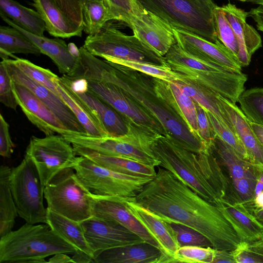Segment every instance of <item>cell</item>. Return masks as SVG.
<instances>
[{
	"instance_id": "1",
	"label": "cell",
	"mask_w": 263,
	"mask_h": 263,
	"mask_svg": "<svg viewBox=\"0 0 263 263\" xmlns=\"http://www.w3.org/2000/svg\"><path fill=\"white\" fill-rule=\"evenodd\" d=\"M158 167L156 175L130 200L166 222L198 231L214 249H236L242 241L220 206L205 200L177 176Z\"/></svg>"
},
{
	"instance_id": "2",
	"label": "cell",
	"mask_w": 263,
	"mask_h": 263,
	"mask_svg": "<svg viewBox=\"0 0 263 263\" xmlns=\"http://www.w3.org/2000/svg\"><path fill=\"white\" fill-rule=\"evenodd\" d=\"M80 52L74 77L104 81L116 85L161 125L165 137L173 138L184 148L196 153L204 148L200 139L158 97L152 77L101 60L83 47Z\"/></svg>"
},
{
	"instance_id": "3",
	"label": "cell",
	"mask_w": 263,
	"mask_h": 263,
	"mask_svg": "<svg viewBox=\"0 0 263 263\" xmlns=\"http://www.w3.org/2000/svg\"><path fill=\"white\" fill-rule=\"evenodd\" d=\"M151 147L159 166L177 176L205 200L217 206L240 202L210 146L196 153L171 137L156 134Z\"/></svg>"
},
{
	"instance_id": "4",
	"label": "cell",
	"mask_w": 263,
	"mask_h": 263,
	"mask_svg": "<svg viewBox=\"0 0 263 263\" xmlns=\"http://www.w3.org/2000/svg\"><path fill=\"white\" fill-rule=\"evenodd\" d=\"M0 238V263L47 262L48 256L77 251L46 223L26 222Z\"/></svg>"
},
{
	"instance_id": "5",
	"label": "cell",
	"mask_w": 263,
	"mask_h": 263,
	"mask_svg": "<svg viewBox=\"0 0 263 263\" xmlns=\"http://www.w3.org/2000/svg\"><path fill=\"white\" fill-rule=\"evenodd\" d=\"M167 66L189 80L206 87L233 103L245 90L246 74L227 70L191 55L177 44L164 57Z\"/></svg>"
},
{
	"instance_id": "6",
	"label": "cell",
	"mask_w": 263,
	"mask_h": 263,
	"mask_svg": "<svg viewBox=\"0 0 263 263\" xmlns=\"http://www.w3.org/2000/svg\"><path fill=\"white\" fill-rule=\"evenodd\" d=\"M128 131L120 136L98 137L70 133L63 135L73 146L92 150L98 153L129 159L140 163L159 166V161L151 147L154 135L126 122Z\"/></svg>"
},
{
	"instance_id": "7",
	"label": "cell",
	"mask_w": 263,
	"mask_h": 263,
	"mask_svg": "<svg viewBox=\"0 0 263 263\" xmlns=\"http://www.w3.org/2000/svg\"><path fill=\"white\" fill-rule=\"evenodd\" d=\"M143 7L172 28L181 29L216 43L214 9L197 0H138Z\"/></svg>"
},
{
	"instance_id": "8",
	"label": "cell",
	"mask_w": 263,
	"mask_h": 263,
	"mask_svg": "<svg viewBox=\"0 0 263 263\" xmlns=\"http://www.w3.org/2000/svg\"><path fill=\"white\" fill-rule=\"evenodd\" d=\"M83 47L108 62L118 59L167 66L164 57L158 55L134 35L124 34L109 22L98 33L88 35Z\"/></svg>"
},
{
	"instance_id": "9",
	"label": "cell",
	"mask_w": 263,
	"mask_h": 263,
	"mask_svg": "<svg viewBox=\"0 0 263 263\" xmlns=\"http://www.w3.org/2000/svg\"><path fill=\"white\" fill-rule=\"evenodd\" d=\"M73 168L55 176L44 189L47 208L81 222L92 217L90 191L82 183Z\"/></svg>"
},
{
	"instance_id": "10",
	"label": "cell",
	"mask_w": 263,
	"mask_h": 263,
	"mask_svg": "<svg viewBox=\"0 0 263 263\" xmlns=\"http://www.w3.org/2000/svg\"><path fill=\"white\" fill-rule=\"evenodd\" d=\"M9 181L18 216L28 223L47 224L44 188L38 171L29 157L25 155L20 164L11 169Z\"/></svg>"
},
{
	"instance_id": "11",
	"label": "cell",
	"mask_w": 263,
	"mask_h": 263,
	"mask_svg": "<svg viewBox=\"0 0 263 263\" xmlns=\"http://www.w3.org/2000/svg\"><path fill=\"white\" fill-rule=\"evenodd\" d=\"M82 183L92 193L129 200L153 178L119 173L79 156L73 167Z\"/></svg>"
},
{
	"instance_id": "12",
	"label": "cell",
	"mask_w": 263,
	"mask_h": 263,
	"mask_svg": "<svg viewBox=\"0 0 263 263\" xmlns=\"http://www.w3.org/2000/svg\"><path fill=\"white\" fill-rule=\"evenodd\" d=\"M25 155L34 163L44 189L58 174L73 168L79 159L72 144L59 134L44 138L32 136Z\"/></svg>"
},
{
	"instance_id": "13",
	"label": "cell",
	"mask_w": 263,
	"mask_h": 263,
	"mask_svg": "<svg viewBox=\"0 0 263 263\" xmlns=\"http://www.w3.org/2000/svg\"><path fill=\"white\" fill-rule=\"evenodd\" d=\"M210 146L239 202H250L256 183L255 164L241 157L216 135Z\"/></svg>"
},
{
	"instance_id": "14",
	"label": "cell",
	"mask_w": 263,
	"mask_h": 263,
	"mask_svg": "<svg viewBox=\"0 0 263 263\" xmlns=\"http://www.w3.org/2000/svg\"><path fill=\"white\" fill-rule=\"evenodd\" d=\"M86 80L89 89L117 111L125 122L141 130L165 136L161 125L117 86L104 81Z\"/></svg>"
},
{
	"instance_id": "15",
	"label": "cell",
	"mask_w": 263,
	"mask_h": 263,
	"mask_svg": "<svg viewBox=\"0 0 263 263\" xmlns=\"http://www.w3.org/2000/svg\"><path fill=\"white\" fill-rule=\"evenodd\" d=\"M12 81L23 85L32 91L59 119L65 127L73 133L87 134L71 109L59 96L37 83L23 72L12 59H2Z\"/></svg>"
},
{
	"instance_id": "16",
	"label": "cell",
	"mask_w": 263,
	"mask_h": 263,
	"mask_svg": "<svg viewBox=\"0 0 263 263\" xmlns=\"http://www.w3.org/2000/svg\"><path fill=\"white\" fill-rule=\"evenodd\" d=\"M80 223L93 257L107 249L145 241L135 233L115 222L92 216Z\"/></svg>"
},
{
	"instance_id": "17",
	"label": "cell",
	"mask_w": 263,
	"mask_h": 263,
	"mask_svg": "<svg viewBox=\"0 0 263 263\" xmlns=\"http://www.w3.org/2000/svg\"><path fill=\"white\" fill-rule=\"evenodd\" d=\"M176 43L187 53L218 65L231 71L241 73L242 67L220 42H210L197 35L173 28Z\"/></svg>"
},
{
	"instance_id": "18",
	"label": "cell",
	"mask_w": 263,
	"mask_h": 263,
	"mask_svg": "<svg viewBox=\"0 0 263 263\" xmlns=\"http://www.w3.org/2000/svg\"><path fill=\"white\" fill-rule=\"evenodd\" d=\"M92 216L119 224L135 233L145 242L159 249L156 240L126 207L125 199L89 193Z\"/></svg>"
},
{
	"instance_id": "19",
	"label": "cell",
	"mask_w": 263,
	"mask_h": 263,
	"mask_svg": "<svg viewBox=\"0 0 263 263\" xmlns=\"http://www.w3.org/2000/svg\"><path fill=\"white\" fill-rule=\"evenodd\" d=\"M12 84L15 98L22 111L30 122L46 136L56 133L63 136L72 133L32 91L13 81Z\"/></svg>"
},
{
	"instance_id": "20",
	"label": "cell",
	"mask_w": 263,
	"mask_h": 263,
	"mask_svg": "<svg viewBox=\"0 0 263 263\" xmlns=\"http://www.w3.org/2000/svg\"><path fill=\"white\" fill-rule=\"evenodd\" d=\"M129 27L135 36L160 57H164L176 43L173 28L151 12L141 18H132Z\"/></svg>"
},
{
	"instance_id": "21",
	"label": "cell",
	"mask_w": 263,
	"mask_h": 263,
	"mask_svg": "<svg viewBox=\"0 0 263 263\" xmlns=\"http://www.w3.org/2000/svg\"><path fill=\"white\" fill-rule=\"evenodd\" d=\"M222 9L237 38L239 50L237 59L242 67L249 65L252 54L262 46V41L256 29L247 22L248 12L228 3Z\"/></svg>"
},
{
	"instance_id": "22",
	"label": "cell",
	"mask_w": 263,
	"mask_h": 263,
	"mask_svg": "<svg viewBox=\"0 0 263 263\" xmlns=\"http://www.w3.org/2000/svg\"><path fill=\"white\" fill-rule=\"evenodd\" d=\"M124 204L132 215L143 226L159 244L161 250L171 258L179 248L170 223L142 206L129 199Z\"/></svg>"
},
{
	"instance_id": "23",
	"label": "cell",
	"mask_w": 263,
	"mask_h": 263,
	"mask_svg": "<svg viewBox=\"0 0 263 263\" xmlns=\"http://www.w3.org/2000/svg\"><path fill=\"white\" fill-rule=\"evenodd\" d=\"M95 263H169L159 248L145 241L102 251L93 257Z\"/></svg>"
},
{
	"instance_id": "24",
	"label": "cell",
	"mask_w": 263,
	"mask_h": 263,
	"mask_svg": "<svg viewBox=\"0 0 263 263\" xmlns=\"http://www.w3.org/2000/svg\"><path fill=\"white\" fill-rule=\"evenodd\" d=\"M152 80L158 97L172 109L190 131L200 138L195 102L184 93L174 81L168 82L153 77Z\"/></svg>"
},
{
	"instance_id": "25",
	"label": "cell",
	"mask_w": 263,
	"mask_h": 263,
	"mask_svg": "<svg viewBox=\"0 0 263 263\" xmlns=\"http://www.w3.org/2000/svg\"><path fill=\"white\" fill-rule=\"evenodd\" d=\"M0 15L8 25L18 30L30 39L42 54L49 57L61 73L69 76L73 72L78 65V58L71 54L68 45L64 41L59 37L49 39L44 35L31 33L17 25L4 14L0 13Z\"/></svg>"
},
{
	"instance_id": "26",
	"label": "cell",
	"mask_w": 263,
	"mask_h": 263,
	"mask_svg": "<svg viewBox=\"0 0 263 263\" xmlns=\"http://www.w3.org/2000/svg\"><path fill=\"white\" fill-rule=\"evenodd\" d=\"M47 224L77 249L72 257L74 263L93 262V254L86 240L81 223L47 208Z\"/></svg>"
},
{
	"instance_id": "27",
	"label": "cell",
	"mask_w": 263,
	"mask_h": 263,
	"mask_svg": "<svg viewBox=\"0 0 263 263\" xmlns=\"http://www.w3.org/2000/svg\"><path fill=\"white\" fill-rule=\"evenodd\" d=\"M219 98L236 133L246 148L250 161L263 164V146L252 130L249 121L235 103L221 96Z\"/></svg>"
},
{
	"instance_id": "28",
	"label": "cell",
	"mask_w": 263,
	"mask_h": 263,
	"mask_svg": "<svg viewBox=\"0 0 263 263\" xmlns=\"http://www.w3.org/2000/svg\"><path fill=\"white\" fill-rule=\"evenodd\" d=\"M32 5L51 35L62 38L82 36L83 26L76 24L51 0H33Z\"/></svg>"
},
{
	"instance_id": "29",
	"label": "cell",
	"mask_w": 263,
	"mask_h": 263,
	"mask_svg": "<svg viewBox=\"0 0 263 263\" xmlns=\"http://www.w3.org/2000/svg\"><path fill=\"white\" fill-rule=\"evenodd\" d=\"M74 93L89 108L108 136H120L127 133L128 128L122 116L89 88Z\"/></svg>"
},
{
	"instance_id": "30",
	"label": "cell",
	"mask_w": 263,
	"mask_h": 263,
	"mask_svg": "<svg viewBox=\"0 0 263 263\" xmlns=\"http://www.w3.org/2000/svg\"><path fill=\"white\" fill-rule=\"evenodd\" d=\"M54 82L60 98L75 115L86 131L87 135L98 137L108 136L89 108L71 89L64 76H58Z\"/></svg>"
},
{
	"instance_id": "31",
	"label": "cell",
	"mask_w": 263,
	"mask_h": 263,
	"mask_svg": "<svg viewBox=\"0 0 263 263\" xmlns=\"http://www.w3.org/2000/svg\"><path fill=\"white\" fill-rule=\"evenodd\" d=\"M73 147L77 155L87 158L101 166L119 173L152 178L157 174L153 166L127 158L101 154L87 148Z\"/></svg>"
},
{
	"instance_id": "32",
	"label": "cell",
	"mask_w": 263,
	"mask_h": 263,
	"mask_svg": "<svg viewBox=\"0 0 263 263\" xmlns=\"http://www.w3.org/2000/svg\"><path fill=\"white\" fill-rule=\"evenodd\" d=\"M220 208L242 241L251 242L263 237V226L242 203H222Z\"/></svg>"
},
{
	"instance_id": "33",
	"label": "cell",
	"mask_w": 263,
	"mask_h": 263,
	"mask_svg": "<svg viewBox=\"0 0 263 263\" xmlns=\"http://www.w3.org/2000/svg\"><path fill=\"white\" fill-rule=\"evenodd\" d=\"M174 82L184 93L205 110L214 114L235 132L232 122L222 105L219 94L189 80L182 74L181 80Z\"/></svg>"
},
{
	"instance_id": "34",
	"label": "cell",
	"mask_w": 263,
	"mask_h": 263,
	"mask_svg": "<svg viewBox=\"0 0 263 263\" xmlns=\"http://www.w3.org/2000/svg\"><path fill=\"white\" fill-rule=\"evenodd\" d=\"M0 13L31 33L44 35L45 24L37 11L28 8L14 0H0Z\"/></svg>"
},
{
	"instance_id": "35",
	"label": "cell",
	"mask_w": 263,
	"mask_h": 263,
	"mask_svg": "<svg viewBox=\"0 0 263 263\" xmlns=\"http://www.w3.org/2000/svg\"><path fill=\"white\" fill-rule=\"evenodd\" d=\"M14 53L42 54L40 49L25 34L10 26L0 27V56L2 59H14Z\"/></svg>"
},
{
	"instance_id": "36",
	"label": "cell",
	"mask_w": 263,
	"mask_h": 263,
	"mask_svg": "<svg viewBox=\"0 0 263 263\" xmlns=\"http://www.w3.org/2000/svg\"><path fill=\"white\" fill-rule=\"evenodd\" d=\"M11 171L6 165L0 167V237L12 231L18 215L10 189Z\"/></svg>"
},
{
	"instance_id": "37",
	"label": "cell",
	"mask_w": 263,
	"mask_h": 263,
	"mask_svg": "<svg viewBox=\"0 0 263 263\" xmlns=\"http://www.w3.org/2000/svg\"><path fill=\"white\" fill-rule=\"evenodd\" d=\"M83 31L88 35L98 33L108 22L116 20L103 0H78Z\"/></svg>"
},
{
	"instance_id": "38",
	"label": "cell",
	"mask_w": 263,
	"mask_h": 263,
	"mask_svg": "<svg viewBox=\"0 0 263 263\" xmlns=\"http://www.w3.org/2000/svg\"><path fill=\"white\" fill-rule=\"evenodd\" d=\"M238 102L240 109L250 122L263 125V88L244 90Z\"/></svg>"
},
{
	"instance_id": "39",
	"label": "cell",
	"mask_w": 263,
	"mask_h": 263,
	"mask_svg": "<svg viewBox=\"0 0 263 263\" xmlns=\"http://www.w3.org/2000/svg\"><path fill=\"white\" fill-rule=\"evenodd\" d=\"M109 62L126 67L150 77L168 82L182 79L181 74L173 71L167 66L118 59L111 60Z\"/></svg>"
},
{
	"instance_id": "40",
	"label": "cell",
	"mask_w": 263,
	"mask_h": 263,
	"mask_svg": "<svg viewBox=\"0 0 263 263\" xmlns=\"http://www.w3.org/2000/svg\"><path fill=\"white\" fill-rule=\"evenodd\" d=\"M213 17L215 30L218 40L227 48L237 61L239 50V43L232 26L224 14L221 7L216 6L214 8L213 10Z\"/></svg>"
},
{
	"instance_id": "41",
	"label": "cell",
	"mask_w": 263,
	"mask_h": 263,
	"mask_svg": "<svg viewBox=\"0 0 263 263\" xmlns=\"http://www.w3.org/2000/svg\"><path fill=\"white\" fill-rule=\"evenodd\" d=\"M206 112L215 135L241 157L250 161L246 148L237 134L214 114L207 110Z\"/></svg>"
},
{
	"instance_id": "42",
	"label": "cell",
	"mask_w": 263,
	"mask_h": 263,
	"mask_svg": "<svg viewBox=\"0 0 263 263\" xmlns=\"http://www.w3.org/2000/svg\"><path fill=\"white\" fill-rule=\"evenodd\" d=\"M114 15L116 21L128 26L134 17L141 18L147 13L138 0H103Z\"/></svg>"
},
{
	"instance_id": "43",
	"label": "cell",
	"mask_w": 263,
	"mask_h": 263,
	"mask_svg": "<svg viewBox=\"0 0 263 263\" xmlns=\"http://www.w3.org/2000/svg\"><path fill=\"white\" fill-rule=\"evenodd\" d=\"M12 60L16 66L27 76L60 97L54 82L57 75L49 69L36 65L26 59L17 58Z\"/></svg>"
},
{
	"instance_id": "44",
	"label": "cell",
	"mask_w": 263,
	"mask_h": 263,
	"mask_svg": "<svg viewBox=\"0 0 263 263\" xmlns=\"http://www.w3.org/2000/svg\"><path fill=\"white\" fill-rule=\"evenodd\" d=\"M214 249L197 246H184L178 248L170 263H213Z\"/></svg>"
},
{
	"instance_id": "45",
	"label": "cell",
	"mask_w": 263,
	"mask_h": 263,
	"mask_svg": "<svg viewBox=\"0 0 263 263\" xmlns=\"http://www.w3.org/2000/svg\"><path fill=\"white\" fill-rule=\"evenodd\" d=\"M231 252L236 263H263V237L251 242L241 241Z\"/></svg>"
},
{
	"instance_id": "46",
	"label": "cell",
	"mask_w": 263,
	"mask_h": 263,
	"mask_svg": "<svg viewBox=\"0 0 263 263\" xmlns=\"http://www.w3.org/2000/svg\"><path fill=\"white\" fill-rule=\"evenodd\" d=\"M168 223L173 230L179 247L184 246L212 247L208 238L193 229L179 223Z\"/></svg>"
},
{
	"instance_id": "47",
	"label": "cell",
	"mask_w": 263,
	"mask_h": 263,
	"mask_svg": "<svg viewBox=\"0 0 263 263\" xmlns=\"http://www.w3.org/2000/svg\"><path fill=\"white\" fill-rule=\"evenodd\" d=\"M0 101L13 110L18 105L13 92L11 79L2 61L0 63Z\"/></svg>"
},
{
	"instance_id": "48",
	"label": "cell",
	"mask_w": 263,
	"mask_h": 263,
	"mask_svg": "<svg viewBox=\"0 0 263 263\" xmlns=\"http://www.w3.org/2000/svg\"><path fill=\"white\" fill-rule=\"evenodd\" d=\"M195 103L198 136L205 146H210L215 135L211 126L206 110Z\"/></svg>"
},
{
	"instance_id": "49",
	"label": "cell",
	"mask_w": 263,
	"mask_h": 263,
	"mask_svg": "<svg viewBox=\"0 0 263 263\" xmlns=\"http://www.w3.org/2000/svg\"><path fill=\"white\" fill-rule=\"evenodd\" d=\"M14 144L9 133V125L2 114L0 115V154L10 158L13 152Z\"/></svg>"
},
{
	"instance_id": "50",
	"label": "cell",
	"mask_w": 263,
	"mask_h": 263,
	"mask_svg": "<svg viewBox=\"0 0 263 263\" xmlns=\"http://www.w3.org/2000/svg\"><path fill=\"white\" fill-rule=\"evenodd\" d=\"M76 24L82 23L81 7L78 0H51Z\"/></svg>"
},
{
	"instance_id": "51",
	"label": "cell",
	"mask_w": 263,
	"mask_h": 263,
	"mask_svg": "<svg viewBox=\"0 0 263 263\" xmlns=\"http://www.w3.org/2000/svg\"><path fill=\"white\" fill-rule=\"evenodd\" d=\"M236 263L231 251L214 249L213 263Z\"/></svg>"
},
{
	"instance_id": "52",
	"label": "cell",
	"mask_w": 263,
	"mask_h": 263,
	"mask_svg": "<svg viewBox=\"0 0 263 263\" xmlns=\"http://www.w3.org/2000/svg\"><path fill=\"white\" fill-rule=\"evenodd\" d=\"M248 12V15L256 23L257 29L263 32V6L252 8Z\"/></svg>"
},
{
	"instance_id": "53",
	"label": "cell",
	"mask_w": 263,
	"mask_h": 263,
	"mask_svg": "<svg viewBox=\"0 0 263 263\" xmlns=\"http://www.w3.org/2000/svg\"><path fill=\"white\" fill-rule=\"evenodd\" d=\"M255 164L256 171V183L254 196L263 191V164Z\"/></svg>"
},
{
	"instance_id": "54",
	"label": "cell",
	"mask_w": 263,
	"mask_h": 263,
	"mask_svg": "<svg viewBox=\"0 0 263 263\" xmlns=\"http://www.w3.org/2000/svg\"><path fill=\"white\" fill-rule=\"evenodd\" d=\"M50 263H66L74 262L72 257L68 256L66 253H59L53 255L48 260Z\"/></svg>"
},
{
	"instance_id": "55",
	"label": "cell",
	"mask_w": 263,
	"mask_h": 263,
	"mask_svg": "<svg viewBox=\"0 0 263 263\" xmlns=\"http://www.w3.org/2000/svg\"><path fill=\"white\" fill-rule=\"evenodd\" d=\"M249 123L255 136L263 146V125L250 121Z\"/></svg>"
},
{
	"instance_id": "56",
	"label": "cell",
	"mask_w": 263,
	"mask_h": 263,
	"mask_svg": "<svg viewBox=\"0 0 263 263\" xmlns=\"http://www.w3.org/2000/svg\"><path fill=\"white\" fill-rule=\"evenodd\" d=\"M250 212L253 214L258 222L263 226V209L254 210Z\"/></svg>"
},
{
	"instance_id": "57",
	"label": "cell",
	"mask_w": 263,
	"mask_h": 263,
	"mask_svg": "<svg viewBox=\"0 0 263 263\" xmlns=\"http://www.w3.org/2000/svg\"><path fill=\"white\" fill-rule=\"evenodd\" d=\"M68 49L71 54L76 58H78L80 55V50L77 48L73 43H69L68 45Z\"/></svg>"
},
{
	"instance_id": "58",
	"label": "cell",
	"mask_w": 263,
	"mask_h": 263,
	"mask_svg": "<svg viewBox=\"0 0 263 263\" xmlns=\"http://www.w3.org/2000/svg\"><path fill=\"white\" fill-rule=\"evenodd\" d=\"M203 5L214 8L217 5L214 3V0H197Z\"/></svg>"
},
{
	"instance_id": "59",
	"label": "cell",
	"mask_w": 263,
	"mask_h": 263,
	"mask_svg": "<svg viewBox=\"0 0 263 263\" xmlns=\"http://www.w3.org/2000/svg\"><path fill=\"white\" fill-rule=\"evenodd\" d=\"M247 2H250L263 6V0H247Z\"/></svg>"
},
{
	"instance_id": "60",
	"label": "cell",
	"mask_w": 263,
	"mask_h": 263,
	"mask_svg": "<svg viewBox=\"0 0 263 263\" xmlns=\"http://www.w3.org/2000/svg\"><path fill=\"white\" fill-rule=\"evenodd\" d=\"M237 1H240V2H245L247 1V0H237Z\"/></svg>"
}]
</instances>
